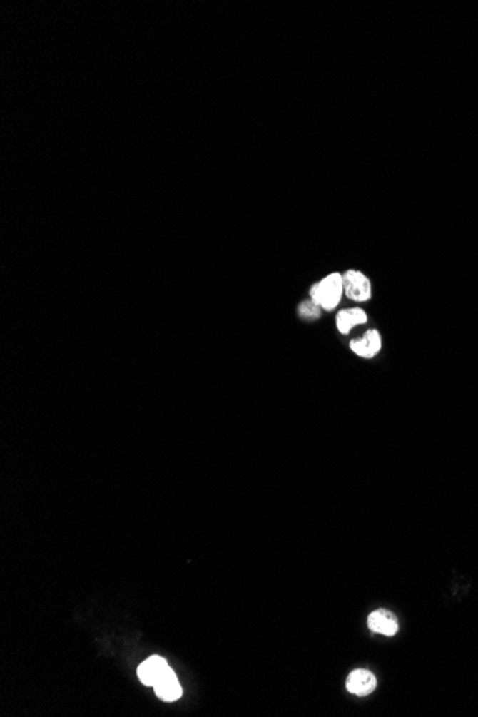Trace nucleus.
Here are the masks:
<instances>
[{
  "label": "nucleus",
  "instance_id": "9",
  "mask_svg": "<svg viewBox=\"0 0 478 717\" xmlns=\"http://www.w3.org/2000/svg\"><path fill=\"white\" fill-rule=\"evenodd\" d=\"M300 314H301V317L308 318V320L318 318V317H320V305H317L314 301L304 302V304L300 307Z\"/></svg>",
  "mask_w": 478,
  "mask_h": 717
},
{
  "label": "nucleus",
  "instance_id": "7",
  "mask_svg": "<svg viewBox=\"0 0 478 717\" xmlns=\"http://www.w3.org/2000/svg\"><path fill=\"white\" fill-rule=\"evenodd\" d=\"M153 687H155L158 697H161L162 700H166V701L178 700L182 696L180 684L178 683V678L172 670L168 671L163 677H161Z\"/></svg>",
  "mask_w": 478,
  "mask_h": 717
},
{
  "label": "nucleus",
  "instance_id": "8",
  "mask_svg": "<svg viewBox=\"0 0 478 717\" xmlns=\"http://www.w3.org/2000/svg\"><path fill=\"white\" fill-rule=\"evenodd\" d=\"M367 321L368 317L365 311L361 308L342 310L337 314V328L341 334H348L354 327L365 324Z\"/></svg>",
  "mask_w": 478,
  "mask_h": 717
},
{
  "label": "nucleus",
  "instance_id": "6",
  "mask_svg": "<svg viewBox=\"0 0 478 717\" xmlns=\"http://www.w3.org/2000/svg\"><path fill=\"white\" fill-rule=\"evenodd\" d=\"M368 627L374 633L391 637L398 631V621L391 611L377 610L368 616Z\"/></svg>",
  "mask_w": 478,
  "mask_h": 717
},
{
  "label": "nucleus",
  "instance_id": "3",
  "mask_svg": "<svg viewBox=\"0 0 478 717\" xmlns=\"http://www.w3.org/2000/svg\"><path fill=\"white\" fill-rule=\"evenodd\" d=\"M168 671H171L168 663L159 656H152L139 666L138 676L143 684L155 686L156 681Z\"/></svg>",
  "mask_w": 478,
  "mask_h": 717
},
{
  "label": "nucleus",
  "instance_id": "4",
  "mask_svg": "<svg viewBox=\"0 0 478 717\" xmlns=\"http://www.w3.org/2000/svg\"><path fill=\"white\" fill-rule=\"evenodd\" d=\"M377 687L375 676L364 668L354 670L347 678V688L350 693L364 697L371 694Z\"/></svg>",
  "mask_w": 478,
  "mask_h": 717
},
{
  "label": "nucleus",
  "instance_id": "1",
  "mask_svg": "<svg viewBox=\"0 0 478 717\" xmlns=\"http://www.w3.org/2000/svg\"><path fill=\"white\" fill-rule=\"evenodd\" d=\"M344 294L342 275L338 273L330 274L321 283L311 288L312 301L325 311H332L341 302Z\"/></svg>",
  "mask_w": 478,
  "mask_h": 717
},
{
  "label": "nucleus",
  "instance_id": "2",
  "mask_svg": "<svg viewBox=\"0 0 478 717\" xmlns=\"http://www.w3.org/2000/svg\"><path fill=\"white\" fill-rule=\"evenodd\" d=\"M344 293L345 295L355 302H365L371 298L372 288L367 275L361 271L350 270L342 275Z\"/></svg>",
  "mask_w": 478,
  "mask_h": 717
},
{
  "label": "nucleus",
  "instance_id": "5",
  "mask_svg": "<svg viewBox=\"0 0 478 717\" xmlns=\"http://www.w3.org/2000/svg\"><path fill=\"white\" fill-rule=\"evenodd\" d=\"M350 348L362 358H372L381 350V335L377 330H370L364 334V337L352 340L350 342Z\"/></svg>",
  "mask_w": 478,
  "mask_h": 717
}]
</instances>
